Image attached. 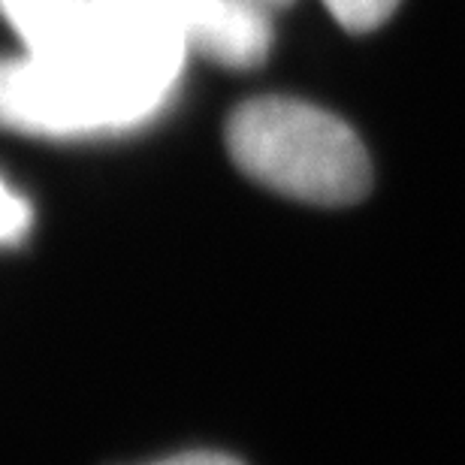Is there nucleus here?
Instances as JSON below:
<instances>
[{
  "instance_id": "0eeeda50",
  "label": "nucleus",
  "mask_w": 465,
  "mask_h": 465,
  "mask_svg": "<svg viewBox=\"0 0 465 465\" xmlns=\"http://www.w3.org/2000/svg\"><path fill=\"white\" fill-rule=\"evenodd\" d=\"M152 465H242L236 457H227V453H215V450H193V453H179V457L152 462Z\"/></svg>"
},
{
  "instance_id": "f257e3e1",
  "label": "nucleus",
  "mask_w": 465,
  "mask_h": 465,
  "mask_svg": "<svg viewBox=\"0 0 465 465\" xmlns=\"http://www.w3.org/2000/svg\"><path fill=\"white\" fill-rule=\"evenodd\" d=\"M227 148L248 179L312 206H351L371 188L351 124L293 97H257L227 121Z\"/></svg>"
},
{
  "instance_id": "20e7f679",
  "label": "nucleus",
  "mask_w": 465,
  "mask_h": 465,
  "mask_svg": "<svg viewBox=\"0 0 465 465\" xmlns=\"http://www.w3.org/2000/svg\"><path fill=\"white\" fill-rule=\"evenodd\" d=\"M332 18L353 34L375 31L396 13L399 0H323Z\"/></svg>"
},
{
  "instance_id": "39448f33",
  "label": "nucleus",
  "mask_w": 465,
  "mask_h": 465,
  "mask_svg": "<svg viewBox=\"0 0 465 465\" xmlns=\"http://www.w3.org/2000/svg\"><path fill=\"white\" fill-rule=\"evenodd\" d=\"M104 4L121 9V13L143 15V18H152V22H161L166 27H173V31L182 36V22H184L188 9L197 4V0H104Z\"/></svg>"
},
{
  "instance_id": "7ed1b4c3",
  "label": "nucleus",
  "mask_w": 465,
  "mask_h": 465,
  "mask_svg": "<svg viewBox=\"0 0 465 465\" xmlns=\"http://www.w3.org/2000/svg\"><path fill=\"white\" fill-rule=\"evenodd\" d=\"M31 54H58L85 31L97 0H0Z\"/></svg>"
},
{
  "instance_id": "6e6552de",
  "label": "nucleus",
  "mask_w": 465,
  "mask_h": 465,
  "mask_svg": "<svg viewBox=\"0 0 465 465\" xmlns=\"http://www.w3.org/2000/svg\"><path fill=\"white\" fill-rule=\"evenodd\" d=\"M254 4H257V6H263L266 13H269V9H275V6H284V4H291V0H254Z\"/></svg>"
},
{
  "instance_id": "f03ea898",
  "label": "nucleus",
  "mask_w": 465,
  "mask_h": 465,
  "mask_svg": "<svg viewBox=\"0 0 465 465\" xmlns=\"http://www.w3.org/2000/svg\"><path fill=\"white\" fill-rule=\"evenodd\" d=\"M188 52H200L232 70L257 67L272 45L269 13L254 0H197L182 22Z\"/></svg>"
},
{
  "instance_id": "423d86ee",
  "label": "nucleus",
  "mask_w": 465,
  "mask_h": 465,
  "mask_svg": "<svg viewBox=\"0 0 465 465\" xmlns=\"http://www.w3.org/2000/svg\"><path fill=\"white\" fill-rule=\"evenodd\" d=\"M31 227V206L22 193H15L0 179V245H15Z\"/></svg>"
}]
</instances>
